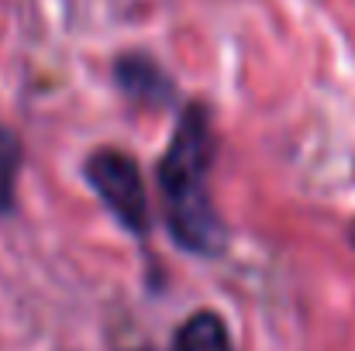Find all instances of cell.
Wrapping results in <instances>:
<instances>
[{
	"instance_id": "6da1fadb",
	"label": "cell",
	"mask_w": 355,
	"mask_h": 351,
	"mask_svg": "<svg viewBox=\"0 0 355 351\" xmlns=\"http://www.w3.org/2000/svg\"><path fill=\"white\" fill-rule=\"evenodd\" d=\"M214 155H218V138L207 104L200 100L183 104L173 138L155 165V179L162 193V221L169 237L176 241V248L200 258L225 255L228 248V228L207 190Z\"/></svg>"
},
{
	"instance_id": "7a4b0ae2",
	"label": "cell",
	"mask_w": 355,
	"mask_h": 351,
	"mask_svg": "<svg viewBox=\"0 0 355 351\" xmlns=\"http://www.w3.org/2000/svg\"><path fill=\"white\" fill-rule=\"evenodd\" d=\"M83 179L90 190L101 197V204L118 217V224L131 234H148L152 228V207H148V190L141 179L138 162L121 152V148H94L83 162Z\"/></svg>"
},
{
	"instance_id": "3957f363",
	"label": "cell",
	"mask_w": 355,
	"mask_h": 351,
	"mask_svg": "<svg viewBox=\"0 0 355 351\" xmlns=\"http://www.w3.org/2000/svg\"><path fill=\"white\" fill-rule=\"evenodd\" d=\"M114 83L138 107H173L180 100L176 83L169 80V73L155 59H148L141 52H128L114 62Z\"/></svg>"
},
{
	"instance_id": "277c9868",
	"label": "cell",
	"mask_w": 355,
	"mask_h": 351,
	"mask_svg": "<svg viewBox=\"0 0 355 351\" xmlns=\"http://www.w3.org/2000/svg\"><path fill=\"white\" fill-rule=\"evenodd\" d=\"M173 351H235L228 324L214 310H197L187 317L173 338Z\"/></svg>"
},
{
	"instance_id": "5b68a950",
	"label": "cell",
	"mask_w": 355,
	"mask_h": 351,
	"mask_svg": "<svg viewBox=\"0 0 355 351\" xmlns=\"http://www.w3.org/2000/svg\"><path fill=\"white\" fill-rule=\"evenodd\" d=\"M21 141L10 127L0 124V214L14 210V193H17V172H21Z\"/></svg>"
},
{
	"instance_id": "8992f818",
	"label": "cell",
	"mask_w": 355,
	"mask_h": 351,
	"mask_svg": "<svg viewBox=\"0 0 355 351\" xmlns=\"http://www.w3.org/2000/svg\"><path fill=\"white\" fill-rule=\"evenodd\" d=\"M349 241L355 244V221H352V228H349Z\"/></svg>"
}]
</instances>
